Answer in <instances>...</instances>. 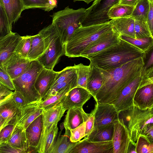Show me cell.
<instances>
[{"label": "cell", "mask_w": 153, "mask_h": 153, "mask_svg": "<svg viewBox=\"0 0 153 153\" xmlns=\"http://www.w3.org/2000/svg\"><path fill=\"white\" fill-rule=\"evenodd\" d=\"M77 86V82H74L68 85L56 94L42 100L40 103L41 107L45 110L62 103L68 93Z\"/></svg>", "instance_id": "4316f807"}, {"label": "cell", "mask_w": 153, "mask_h": 153, "mask_svg": "<svg viewBox=\"0 0 153 153\" xmlns=\"http://www.w3.org/2000/svg\"><path fill=\"white\" fill-rule=\"evenodd\" d=\"M61 131L59 133L51 153H70L76 142L71 141L70 131L65 130L63 135H61Z\"/></svg>", "instance_id": "4dcf8cb0"}, {"label": "cell", "mask_w": 153, "mask_h": 153, "mask_svg": "<svg viewBox=\"0 0 153 153\" xmlns=\"http://www.w3.org/2000/svg\"><path fill=\"white\" fill-rule=\"evenodd\" d=\"M31 36H22L14 53L17 56L23 58H27L30 51L32 41Z\"/></svg>", "instance_id": "74e56055"}, {"label": "cell", "mask_w": 153, "mask_h": 153, "mask_svg": "<svg viewBox=\"0 0 153 153\" xmlns=\"http://www.w3.org/2000/svg\"><path fill=\"white\" fill-rule=\"evenodd\" d=\"M134 105L141 109L153 106V83L142 80L135 94Z\"/></svg>", "instance_id": "9a60e30c"}, {"label": "cell", "mask_w": 153, "mask_h": 153, "mask_svg": "<svg viewBox=\"0 0 153 153\" xmlns=\"http://www.w3.org/2000/svg\"><path fill=\"white\" fill-rule=\"evenodd\" d=\"M149 2L148 0H139L134 7L131 16L135 20L147 22Z\"/></svg>", "instance_id": "836d02e7"}, {"label": "cell", "mask_w": 153, "mask_h": 153, "mask_svg": "<svg viewBox=\"0 0 153 153\" xmlns=\"http://www.w3.org/2000/svg\"><path fill=\"white\" fill-rule=\"evenodd\" d=\"M15 127L14 125H9L6 126L0 130V144L7 142Z\"/></svg>", "instance_id": "bcb514c9"}, {"label": "cell", "mask_w": 153, "mask_h": 153, "mask_svg": "<svg viewBox=\"0 0 153 153\" xmlns=\"http://www.w3.org/2000/svg\"><path fill=\"white\" fill-rule=\"evenodd\" d=\"M143 52L132 44L120 38L118 43L96 54L88 59L90 63L99 68L108 70L142 57Z\"/></svg>", "instance_id": "7a4b0ae2"}, {"label": "cell", "mask_w": 153, "mask_h": 153, "mask_svg": "<svg viewBox=\"0 0 153 153\" xmlns=\"http://www.w3.org/2000/svg\"><path fill=\"white\" fill-rule=\"evenodd\" d=\"M12 96L15 103L21 108L29 103L24 96L18 91H14Z\"/></svg>", "instance_id": "c3c4849f"}, {"label": "cell", "mask_w": 153, "mask_h": 153, "mask_svg": "<svg viewBox=\"0 0 153 153\" xmlns=\"http://www.w3.org/2000/svg\"><path fill=\"white\" fill-rule=\"evenodd\" d=\"M91 113L94 118V130L114 123L119 119V112L113 104L96 103Z\"/></svg>", "instance_id": "9c48e42d"}, {"label": "cell", "mask_w": 153, "mask_h": 153, "mask_svg": "<svg viewBox=\"0 0 153 153\" xmlns=\"http://www.w3.org/2000/svg\"><path fill=\"white\" fill-rule=\"evenodd\" d=\"M91 96L87 89L76 87L68 93L62 104L66 110L75 107H82Z\"/></svg>", "instance_id": "ac0fdd59"}, {"label": "cell", "mask_w": 153, "mask_h": 153, "mask_svg": "<svg viewBox=\"0 0 153 153\" xmlns=\"http://www.w3.org/2000/svg\"><path fill=\"white\" fill-rule=\"evenodd\" d=\"M139 0H120L119 4L134 7Z\"/></svg>", "instance_id": "db71d44e"}, {"label": "cell", "mask_w": 153, "mask_h": 153, "mask_svg": "<svg viewBox=\"0 0 153 153\" xmlns=\"http://www.w3.org/2000/svg\"><path fill=\"white\" fill-rule=\"evenodd\" d=\"M110 21L114 30L120 34L136 38L135 20L131 16L113 19Z\"/></svg>", "instance_id": "cb8c5ba5"}, {"label": "cell", "mask_w": 153, "mask_h": 153, "mask_svg": "<svg viewBox=\"0 0 153 153\" xmlns=\"http://www.w3.org/2000/svg\"></svg>", "instance_id": "6125c7cd"}, {"label": "cell", "mask_w": 153, "mask_h": 153, "mask_svg": "<svg viewBox=\"0 0 153 153\" xmlns=\"http://www.w3.org/2000/svg\"><path fill=\"white\" fill-rule=\"evenodd\" d=\"M0 153H25L22 149L17 148L8 142L0 144Z\"/></svg>", "instance_id": "7dc6e473"}, {"label": "cell", "mask_w": 153, "mask_h": 153, "mask_svg": "<svg viewBox=\"0 0 153 153\" xmlns=\"http://www.w3.org/2000/svg\"><path fill=\"white\" fill-rule=\"evenodd\" d=\"M120 39V34L114 30L91 44L80 57L88 59L96 54L118 43Z\"/></svg>", "instance_id": "5bb4252c"}, {"label": "cell", "mask_w": 153, "mask_h": 153, "mask_svg": "<svg viewBox=\"0 0 153 153\" xmlns=\"http://www.w3.org/2000/svg\"><path fill=\"white\" fill-rule=\"evenodd\" d=\"M49 11L53 10L57 6V1L56 0H49Z\"/></svg>", "instance_id": "9f6ffc18"}, {"label": "cell", "mask_w": 153, "mask_h": 153, "mask_svg": "<svg viewBox=\"0 0 153 153\" xmlns=\"http://www.w3.org/2000/svg\"><path fill=\"white\" fill-rule=\"evenodd\" d=\"M0 102L11 97L14 92L0 83Z\"/></svg>", "instance_id": "681fc988"}, {"label": "cell", "mask_w": 153, "mask_h": 153, "mask_svg": "<svg viewBox=\"0 0 153 153\" xmlns=\"http://www.w3.org/2000/svg\"><path fill=\"white\" fill-rule=\"evenodd\" d=\"M134 7L120 4H116L110 9L108 13V16L110 19L131 16Z\"/></svg>", "instance_id": "e575fe53"}, {"label": "cell", "mask_w": 153, "mask_h": 153, "mask_svg": "<svg viewBox=\"0 0 153 153\" xmlns=\"http://www.w3.org/2000/svg\"><path fill=\"white\" fill-rule=\"evenodd\" d=\"M74 65L76 68L77 75V87L87 89V79L91 68L90 64L88 65H85L80 63L74 64Z\"/></svg>", "instance_id": "8d00e7d4"}, {"label": "cell", "mask_w": 153, "mask_h": 153, "mask_svg": "<svg viewBox=\"0 0 153 153\" xmlns=\"http://www.w3.org/2000/svg\"><path fill=\"white\" fill-rule=\"evenodd\" d=\"M120 0H95L91 6L86 9L82 26L103 24L110 20L108 16L110 9L119 4Z\"/></svg>", "instance_id": "ba28073f"}, {"label": "cell", "mask_w": 153, "mask_h": 153, "mask_svg": "<svg viewBox=\"0 0 153 153\" xmlns=\"http://www.w3.org/2000/svg\"><path fill=\"white\" fill-rule=\"evenodd\" d=\"M39 33L44 39L45 51L37 60L44 68L53 69L60 58L65 54L64 45L58 31L52 24Z\"/></svg>", "instance_id": "8992f818"}, {"label": "cell", "mask_w": 153, "mask_h": 153, "mask_svg": "<svg viewBox=\"0 0 153 153\" xmlns=\"http://www.w3.org/2000/svg\"><path fill=\"white\" fill-rule=\"evenodd\" d=\"M150 2H153V0H148Z\"/></svg>", "instance_id": "94428289"}, {"label": "cell", "mask_w": 153, "mask_h": 153, "mask_svg": "<svg viewBox=\"0 0 153 153\" xmlns=\"http://www.w3.org/2000/svg\"><path fill=\"white\" fill-rule=\"evenodd\" d=\"M12 29L3 7L0 3V38L12 32Z\"/></svg>", "instance_id": "60d3db41"}, {"label": "cell", "mask_w": 153, "mask_h": 153, "mask_svg": "<svg viewBox=\"0 0 153 153\" xmlns=\"http://www.w3.org/2000/svg\"><path fill=\"white\" fill-rule=\"evenodd\" d=\"M114 124V132L112 140L113 153H127L131 139L129 131L121 119L119 118Z\"/></svg>", "instance_id": "30bf717a"}, {"label": "cell", "mask_w": 153, "mask_h": 153, "mask_svg": "<svg viewBox=\"0 0 153 153\" xmlns=\"http://www.w3.org/2000/svg\"><path fill=\"white\" fill-rule=\"evenodd\" d=\"M66 110L62 103L48 109H44L42 114V129L40 141L53 125L58 124Z\"/></svg>", "instance_id": "e0dca14e"}, {"label": "cell", "mask_w": 153, "mask_h": 153, "mask_svg": "<svg viewBox=\"0 0 153 153\" xmlns=\"http://www.w3.org/2000/svg\"><path fill=\"white\" fill-rule=\"evenodd\" d=\"M57 72L44 68L38 75L35 86L42 100L52 87Z\"/></svg>", "instance_id": "603a6c76"}, {"label": "cell", "mask_w": 153, "mask_h": 153, "mask_svg": "<svg viewBox=\"0 0 153 153\" xmlns=\"http://www.w3.org/2000/svg\"><path fill=\"white\" fill-rule=\"evenodd\" d=\"M144 135L151 142L153 143V126L148 130Z\"/></svg>", "instance_id": "11a10c76"}, {"label": "cell", "mask_w": 153, "mask_h": 153, "mask_svg": "<svg viewBox=\"0 0 153 153\" xmlns=\"http://www.w3.org/2000/svg\"><path fill=\"white\" fill-rule=\"evenodd\" d=\"M21 113V108L15 103L12 96L0 102V130L8 125H15Z\"/></svg>", "instance_id": "8fae6325"}, {"label": "cell", "mask_w": 153, "mask_h": 153, "mask_svg": "<svg viewBox=\"0 0 153 153\" xmlns=\"http://www.w3.org/2000/svg\"><path fill=\"white\" fill-rule=\"evenodd\" d=\"M114 30L110 21L103 24L82 26L74 32L64 45L65 55L68 57H79L91 44Z\"/></svg>", "instance_id": "3957f363"}, {"label": "cell", "mask_w": 153, "mask_h": 153, "mask_svg": "<svg viewBox=\"0 0 153 153\" xmlns=\"http://www.w3.org/2000/svg\"><path fill=\"white\" fill-rule=\"evenodd\" d=\"M147 22L153 37V2H150L149 9L147 18Z\"/></svg>", "instance_id": "816d5d0a"}, {"label": "cell", "mask_w": 153, "mask_h": 153, "mask_svg": "<svg viewBox=\"0 0 153 153\" xmlns=\"http://www.w3.org/2000/svg\"><path fill=\"white\" fill-rule=\"evenodd\" d=\"M119 118L123 120L131 140L135 142L140 135H144L153 126V114L150 109H141L134 105L120 112Z\"/></svg>", "instance_id": "5b68a950"}, {"label": "cell", "mask_w": 153, "mask_h": 153, "mask_svg": "<svg viewBox=\"0 0 153 153\" xmlns=\"http://www.w3.org/2000/svg\"><path fill=\"white\" fill-rule=\"evenodd\" d=\"M120 38L136 47L143 52L153 44V37L134 38L120 34Z\"/></svg>", "instance_id": "d590c367"}, {"label": "cell", "mask_w": 153, "mask_h": 153, "mask_svg": "<svg viewBox=\"0 0 153 153\" xmlns=\"http://www.w3.org/2000/svg\"><path fill=\"white\" fill-rule=\"evenodd\" d=\"M63 123L65 130L74 129L86 122L91 115L85 113L82 107H75L68 110Z\"/></svg>", "instance_id": "44dd1931"}, {"label": "cell", "mask_w": 153, "mask_h": 153, "mask_svg": "<svg viewBox=\"0 0 153 153\" xmlns=\"http://www.w3.org/2000/svg\"><path fill=\"white\" fill-rule=\"evenodd\" d=\"M0 83L12 91L15 90L12 79L2 66H0Z\"/></svg>", "instance_id": "f6af8a7d"}, {"label": "cell", "mask_w": 153, "mask_h": 153, "mask_svg": "<svg viewBox=\"0 0 153 153\" xmlns=\"http://www.w3.org/2000/svg\"><path fill=\"white\" fill-rule=\"evenodd\" d=\"M44 68L37 60L31 61L23 73L12 80L15 90L20 92L29 103L42 100L35 85L38 75Z\"/></svg>", "instance_id": "52a82bcc"}, {"label": "cell", "mask_w": 153, "mask_h": 153, "mask_svg": "<svg viewBox=\"0 0 153 153\" xmlns=\"http://www.w3.org/2000/svg\"><path fill=\"white\" fill-rule=\"evenodd\" d=\"M77 74L76 70L74 65L65 68L61 71L57 72L54 82L52 88L73 77Z\"/></svg>", "instance_id": "f35d334b"}, {"label": "cell", "mask_w": 153, "mask_h": 153, "mask_svg": "<svg viewBox=\"0 0 153 153\" xmlns=\"http://www.w3.org/2000/svg\"><path fill=\"white\" fill-rule=\"evenodd\" d=\"M70 153H113L112 141L91 142L84 138L76 142Z\"/></svg>", "instance_id": "4fadbf2b"}, {"label": "cell", "mask_w": 153, "mask_h": 153, "mask_svg": "<svg viewBox=\"0 0 153 153\" xmlns=\"http://www.w3.org/2000/svg\"><path fill=\"white\" fill-rule=\"evenodd\" d=\"M25 10L39 8L49 12V0H21Z\"/></svg>", "instance_id": "7bdbcfd3"}, {"label": "cell", "mask_w": 153, "mask_h": 153, "mask_svg": "<svg viewBox=\"0 0 153 153\" xmlns=\"http://www.w3.org/2000/svg\"><path fill=\"white\" fill-rule=\"evenodd\" d=\"M57 124L53 125L41 140L37 148V153H51L56 140Z\"/></svg>", "instance_id": "83f0119b"}, {"label": "cell", "mask_w": 153, "mask_h": 153, "mask_svg": "<svg viewBox=\"0 0 153 153\" xmlns=\"http://www.w3.org/2000/svg\"><path fill=\"white\" fill-rule=\"evenodd\" d=\"M86 11L84 8L75 10L67 6L50 15L52 24L58 31L64 45L74 32L82 26Z\"/></svg>", "instance_id": "277c9868"}, {"label": "cell", "mask_w": 153, "mask_h": 153, "mask_svg": "<svg viewBox=\"0 0 153 153\" xmlns=\"http://www.w3.org/2000/svg\"><path fill=\"white\" fill-rule=\"evenodd\" d=\"M74 2H76V1H83L86 3L87 4H89L93 1L95 0H73Z\"/></svg>", "instance_id": "6f0895ef"}, {"label": "cell", "mask_w": 153, "mask_h": 153, "mask_svg": "<svg viewBox=\"0 0 153 153\" xmlns=\"http://www.w3.org/2000/svg\"><path fill=\"white\" fill-rule=\"evenodd\" d=\"M40 101L29 103L21 108V114L15 125L16 127L26 130L33 121L42 114L44 109L40 106Z\"/></svg>", "instance_id": "2e32d148"}, {"label": "cell", "mask_w": 153, "mask_h": 153, "mask_svg": "<svg viewBox=\"0 0 153 153\" xmlns=\"http://www.w3.org/2000/svg\"><path fill=\"white\" fill-rule=\"evenodd\" d=\"M45 43L42 35L39 33L32 36L30 48L27 58L31 61L37 60L45 53Z\"/></svg>", "instance_id": "1f68e13d"}, {"label": "cell", "mask_w": 153, "mask_h": 153, "mask_svg": "<svg viewBox=\"0 0 153 153\" xmlns=\"http://www.w3.org/2000/svg\"><path fill=\"white\" fill-rule=\"evenodd\" d=\"M90 64L91 68L87 79V89L94 99L102 86V79L99 69L91 63Z\"/></svg>", "instance_id": "484cf974"}, {"label": "cell", "mask_w": 153, "mask_h": 153, "mask_svg": "<svg viewBox=\"0 0 153 153\" xmlns=\"http://www.w3.org/2000/svg\"><path fill=\"white\" fill-rule=\"evenodd\" d=\"M0 3L3 6L10 24L16 22L20 17L22 12L25 10L21 0H0Z\"/></svg>", "instance_id": "d4e9b609"}, {"label": "cell", "mask_w": 153, "mask_h": 153, "mask_svg": "<svg viewBox=\"0 0 153 153\" xmlns=\"http://www.w3.org/2000/svg\"><path fill=\"white\" fill-rule=\"evenodd\" d=\"M142 80H145L146 81L150 82L153 83V77L143 79Z\"/></svg>", "instance_id": "680465c9"}, {"label": "cell", "mask_w": 153, "mask_h": 153, "mask_svg": "<svg viewBox=\"0 0 153 153\" xmlns=\"http://www.w3.org/2000/svg\"><path fill=\"white\" fill-rule=\"evenodd\" d=\"M134 32L136 38L153 37L147 22L135 20Z\"/></svg>", "instance_id": "b9f144b4"}, {"label": "cell", "mask_w": 153, "mask_h": 153, "mask_svg": "<svg viewBox=\"0 0 153 153\" xmlns=\"http://www.w3.org/2000/svg\"><path fill=\"white\" fill-rule=\"evenodd\" d=\"M136 148V143L131 139L128 145L127 153H137Z\"/></svg>", "instance_id": "f5cc1de1"}, {"label": "cell", "mask_w": 153, "mask_h": 153, "mask_svg": "<svg viewBox=\"0 0 153 153\" xmlns=\"http://www.w3.org/2000/svg\"><path fill=\"white\" fill-rule=\"evenodd\" d=\"M136 143L137 153H153V143L144 135H140Z\"/></svg>", "instance_id": "ab89813d"}, {"label": "cell", "mask_w": 153, "mask_h": 153, "mask_svg": "<svg viewBox=\"0 0 153 153\" xmlns=\"http://www.w3.org/2000/svg\"><path fill=\"white\" fill-rule=\"evenodd\" d=\"M114 132V123L101 128L93 130L85 138L91 142L111 141Z\"/></svg>", "instance_id": "f546056e"}, {"label": "cell", "mask_w": 153, "mask_h": 153, "mask_svg": "<svg viewBox=\"0 0 153 153\" xmlns=\"http://www.w3.org/2000/svg\"><path fill=\"white\" fill-rule=\"evenodd\" d=\"M143 64L141 57L114 69L104 70L99 68L102 83L94 99L96 103L113 104L123 89L140 75Z\"/></svg>", "instance_id": "6da1fadb"}, {"label": "cell", "mask_w": 153, "mask_h": 153, "mask_svg": "<svg viewBox=\"0 0 153 153\" xmlns=\"http://www.w3.org/2000/svg\"><path fill=\"white\" fill-rule=\"evenodd\" d=\"M7 142L12 145L29 153L30 146L27 137L25 130L15 127Z\"/></svg>", "instance_id": "f1b7e54d"}, {"label": "cell", "mask_w": 153, "mask_h": 153, "mask_svg": "<svg viewBox=\"0 0 153 153\" xmlns=\"http://www.w3.org/2000/svg\"><path fill=\"white\" fill-rule=\"evenodd\" d=\"M42 129V114L33 121L25 130L30 147L29 153H37V148L40 141Z\"/></svg>", "instance_id": "7402d4cb"}, {"label": "cell", "mask_w": 153, "mask_h": 153, "mask_svg": "<svg viewBox=\"0 0 153 153\" xmlns=\"http://www.w3.org/2000/svg\"><path fill=\"white\" fill-rule=\"evenodd\" d=\"M150 111L152 114H153V106L150 109Z\"/></svg>", "instance_id": "91938a15"}, {"label": "cell", "mask_w": 153, "mask_h": 153, "mask_svg": "<svg viewBox=\"0 0 153 153\" xmlns=\"http://www.w3.org/2000/svg\"><path fill=\"white\" fill-rule=\"evenodd\" d=\"M142 57L143 64L141 70L140 75L143 79L153 77V44L144 52Z\"/></svg>", "instance_id": "d6a6232c"}, {"label": "cell", "mask_w": 153, "mask_h": 153, "mask_svg": "<svg viewBox=\"0 0 153 153\" xmlns=\"http://www.w3.org/2000/svg\"><path fill=\"white\" fill-rule=\"evenodd\" d=\"M142 79L141 75H139L123 89L113 104L119 113L134 105L135 94Z\"/></svg>", "instance_id": "7c38bea8"}, {"label": "cell", "mask_w": 153, "mask_h": 153, "mask_svg": "<svg viewBox=\"0 0 153 153\" xmlns=\"http://www.w3.org/2000/svg\"><path fill=\"white\" fill-rule=\"evenodd\" d=\"M85 124L86 122H85L76 128L70 130V139L71 142H78L86 136Z\"/></svg>", "instance_id": "ee69618b"}, {"label": "cell", "mask_w": 153, "mask_h": 153, "mask_svg": "<svg viewBox=\"0 0 153 153\" xmlns=\"http://www.w3.org/2000/svg\"><path fill=\"white\" fill-rule=\"evenodd\" d=\"M91 115L86 122L85 136L88 135L94 130V115L91 113Z\"/></svg>", "instance_id": "f907efd6"}, {"label": "cell", "mask_w": 153, "mask_h": 153, "mask_svg": "<svg viewBox=\"0 0 153 153\" xmlns=\"http://www.w3.org/2000/svg\"><path fill=\"white\" fill-rule=\"evenodd\" d=\"M31 62L27 58L20 57L14 53L2 65L4 69L13 80L21 75Z\"/></svg>", "instance_id": "ffe728a7"}, {"label": "cell", "mask_w": 153, "mask_h": 153, "mask_svg": "<svg viewBox=\"0 0 153 153\" xmlns=\"http://www.w3.org/2000/svg\"><path fill=\"white\" fill-rule=\"evenodd\" d=\"M22 39V36L12 32L0 38V66L14 54Z\"/></svg>", "instance_id": "d6986e66"}]
</instances>
